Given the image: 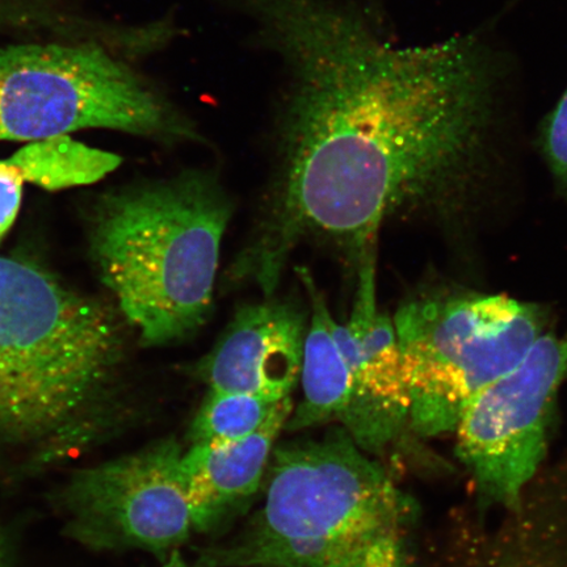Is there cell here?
<instances>
[{"label":"cell","instance_id":"cell-1","mask_svg":"<svg viewBox=\"0 0 567 567\" xmlns=\"http://www.w3.org/2000/svg\"><path fill=\"white\" fill-rule=\"evenodd\" d=\"M280 60L274 173L228 286L275 296L313 243L359 267L389 218L435 200L485 157L499 63L477 35L394 47L346 0H219Z\"/></svg>","mask_w":567,"mask_h":567},{"label":"cell","instance_id":"cell-2","mask_svg":"<svg viewBox=\"0 0 567 567\" xmlns=\"http://www.w3.org/2000/svg\"><path fill=\"white\" fill-rule=\"evenodd\" d=\"M234 203L217 174L187 169L106 198L91 252L141 344L194 336L207 322Z\"/></svg>","mask_w":567,"mask_h":567},{"label":"cell","instance_id":"cell-3","mask_svg":"<svg viewBox=\"0 0 567 567\" xmlns=\"http://www.w3.org/2000/svg\"><path fill=\"white\" fill-rule=\"evenodd\" d=\"M264 507L212 567H410L409 506L346 431L275 451Z\"/></svg>","mask_w":567,"mask_h":567},{"label":"cell","instance_id":"cell-4","mask_svg":"<svg viewBox=\"0 0 567 567\" xmlns=\"http://www.w3.org/2000/svg\"><path fill=\"white\" fill-rule=\"evenodd\" d=\"M124 358L112 308L0 258V439L74 435L105 405Z\"/></svg>","mask_w":567,"mask_h":567},{"label":"cell","instance_id":"cell-5","mask_svg":"<svg viewBox=\"0 0 567 567\" xmlns=\"http://www.w3.org/2000/svg\"><path fill=\"white\" fill-rule=\"evenodd\" d=\"M410 388V429L455 432L473 396L519 365L544 336L536 305L505 295H424L393 317Z\"/></svg>","mask_w":567,"mask_h":567},{"label":"cell","instance_id":"cell-6","mask_svg":"<svg viewBox=\"0 0 567 567\" xmlns=\"http://www.w3.org/2000/svg\"><path fill=\"white\" fill-rule=\"evenodd\" d=\"M105 127L163 141H202L140 75L95 45L0 47V142Z\"/></svg>","mask_w":567,"mask_h":567},{"label":"cell","instance_id":"cell-7","mask_svg":"<svg viewBox=\"0 0 567 567\" xmlns=\"http://www.w3.org/2000/svg\"><path fill=\"white\" fill-rule=\"evenodd\" d=\"M566 380L567 336L544 334L519 365L467 403L455 430L457 453L487 498L519 506Z\"/></svg>","mask_w":567,"mask_h":567},{"label":"cell","instance_id":"cell-8","mask_svg":"<svg viewBox=\"0 0 567 567\" xmlns=\"http://www.w3.org/2000/svg\"><path fill=\"white\" fill-rule=\"evenodd\" d=\"M182 457L166 441L75 473L62 493L71 534L99 549L179 547L195 529Z\"/></svg>","mask_w":567,"mask_h":567},{"label":"cell","instance_id":"cell-9","mask_svg":"<svg viewBox=\"0 0 567 567\" xmlns=\"http://www.w3.org/2000/svg\"><path fill=\"white\" fill-rule=\"evenodd\" d=\"M375 260L378 255H372L357 268L351 315L344 323L334 322L352 378V400L342 422L364 450L385 445L409 424L410 414V388L394 319L378 305Z\"/></svg>","mask_w":567,"mask_h":567},{"label":"cell","instance_id":"cell-10","mask_svg":"<svg viewBox=\"0 0 567 567\" xmlns=\"http://www.w3.org/2000/svg\"><path fill=\"white\" fill-rule=\"evenodd\" d=\"M309 307L266 297L246 305L194 371L213 392L288 399L300 380Z\"/></svg>","mask_w":567,"mask_h":567},{"label":"cell","instance_id":"cell-11","mask_svg":"<svg viewBox=\"0 0 567 567\" xmlns=\"http://www.w3.org/2000/svg\"><path fill=\"white\" fill-rule=\"evenodd\" d=\"M292 413V396H288L251 436L228 444H193L183 453L182 472L195 529L215 526L231 507L259 491L274 445Z\"/></svg>","mask_w":567,"mask_h":567},{"label":"cell","instance_id":"cell-12","mask_svg":"<svg viewBox=\"0 0 567 567\" xmlns=\"http://www.w3.org/2000/svg\"><path fill=\"white\" fill-rule=\"evenodd\" d=\"M297 275L308 296L309 323L300 375L302 401L289 417V430L342 422L352 400L351 371L336 338L328 300L308 268H297Z\"/></svg>","mask_w":567,"mask_h":567},{"label":"cell","instance_id":"cell-13","mask_svg":"<svg viewBox=\"0 0 567 567\" xmlns=\"http://www.w3.org/2000/svg\"><path fill=\"white\" fill-rule=\"evenodd\" d=\"M9 159L25 182L60 190L102 181L122 163L116 154L99 151L69 136L33 141Z\"/></svg>","mask_w":567,"mask_h":567},{"label":"cell","instance_id":"cell-14","mask_svg":"<svg viewBox=\"0 0 567 567\" xmlns=\"http://www.w3.org/2000/svg\"><path fill=\"white\" fill-rule=\"evenodd\" d=\"M284 400L209 390L190 429L193 444L219 445L243 441L255 434Z\"/></svg>","mask_w":567,"mask_h":567},{"label":"cell","instance_id":"cell-15","mask_svg":"<svg viewBox=\"0 0 567 567\" xmlns=\"http://www.w3.org/2000/svg\"><path fill=\"white\" fill-rule=\"evenodd\" d=\"M557 547L547 536L522 530L493 545L476 567H567V557Z\"/></svg>","mask_w":567,"mask_h":567},{"label":"cell","instance_id":"cell-16","mask_svg":"<svg viewBox=\"0 0 567 567\" xmlns=\"http://www.w3.org/2000/svg\"><path fill=\"white\" fill-rule=\"evenodd\" d=\"M542 148L553 176L567 189V90L545 118Z\"/></svg>","mask_w":567,"mask_h":567},{"label":"cell","instance_id":"cell-17","mask_svg":"<svg viewBox=\"0 0 567 567\" xmlns=\"http://www.w3.org/2000/svg\"><path fill=\"white\" fill-rule=\"evenodd\" d=\"M24 177L9 159L0 161V240L19 215Z\"/></svg>","mask_w":567,"mask_h":567},{"label":"cell","instance_id":"cell-18","mask_svg":"<svg viewBox=\"0 0 567 567\" xmlns=\"http://www.w3.org/2000/svg\"><path fill=\"white\" fill-rule=\"evenodd\" d=\"M0 567H7L6 547L2 537H0Z\"/></svg>","mask_w":567,"mask_h":567}]
</instances>
